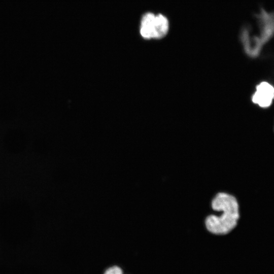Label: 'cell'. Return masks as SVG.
Returning a JSON list of instances; mask_svg holds the SVG:
<instances>
[{"instance_id": "obj_1", "label": "cell", "mask_w": 274, "mask_h": 274, "mask_svg": "<svg viewBox=\"0 0 274 274\" xmlns=\"http://www.w3.org/2000/svg\"><path fill=\"white\" fill-rule=\"evenodd\" d=\"M274 37V11L260 8L253 16L252 23L244 25L239 39L245 53L255 58Z\"/></svg>"}, {"instance_id": "obj_2", "label": "cell", "mask_w": 274, "mask_h": 274, "mask_svg": "<svg viewBox=\"0 0 274 274\" xmlns=\"http://www.w3.org/2000/svg\"><path fill=\"white\" fill-rule=\"evenodd\" d=\"M211 207L221 214H211L206 218L204 225L208 231L216 235H224L235 228L239 218V210L235 196L227 192H218L211 201Z\"/></svg>"}, {"instance_id": "obj_3", "label": "cell", "mask_w": 274, "mask_h": 274, "mask_svg": "<svg viewBox=\"0 0 274 274\" xmlns=\"http://www.w3.org/2000/svg\"><path fill=\"white\" fill-rule=\"evenodd\" d=\"M253 104L262 109H267L274 102V85L267 81L257 83L251 96Z\"/></svg>"}, {"instance_id": "obj_4", "label": "cell", "mask_w": 274, "mask_h": 274, "mask_svg": "<svg viewBox=\"0 0 274 274\" xmlns=\"http://www.w3.org/2000/svg\"><path fill=\"white\" fill-rule=\"evenodd\" d=\"M155 16L156 14L152 12H146L142 15L139 32L143 39L154 40Z\"/></svg>"}, {"instance_id": "obj_5", "label": "cell", "mask_w": 274, "mask_h": 274, "mask_svg": "<svg viewBox=\"0 0 274 274\" xmlns=\"http://www.w3.org/2000/svg\"><path fill=\"white\" fill-rule=\"evenodd\" d=\"M169 29L170 22L167 17L162 13L156 14L154 40H159L165 38Z\"/></svg>"}]
</instances>
